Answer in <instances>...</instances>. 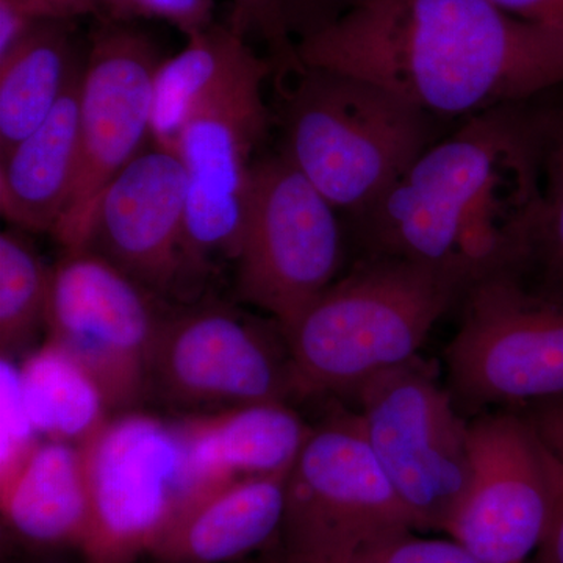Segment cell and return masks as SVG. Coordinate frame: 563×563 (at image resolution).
I'll list each match as a JSON object with an SVG mask.
<instances>
[{"label":"cell","instance_id":"1","mask_svg":"<svg viewBox=\"0 0 563 563\" xmlns=\"http://www.w3.org/2000/svg\"><path fill=\"white\" fill-rule=\"evenodd\" d=\"M296 49L303 66L373 81L439 120L563 85V32L488 0H368Z\"/></svg>","mask_w":563,"mask_h":563},{"label":"cell","instance_id":"2","mask_svg":"<svg viewBox=\"0 0 563 563\" xmlns=\"http://www.w3.org/2000/svg\"><path fill=\"white\" fill-rule=\"evenodd\" d=\"M542 107L466 118L350 217L361 257L401 258L472 280L506 268L542 196Z\"/></svg>","mask_w":563,"mask_h":563},{"label":"cell","instance_id":"3","mask_svg":"<svg viewBox=\"0 0 563 563\" xmlns=\"http://www.w3.org/2000/svg\"><path fill=\"white\" fill-rule=\"evenodd\" d=\"M472 279L401 258L358 257L284 332L292 399L355 391L417 357L435 322Z\"/></svg>","mask_w":563,"mask_h":563},{"label":"cell","instance_id":"4","mask_svg":"<svg viewBox=\"0 0 563 563\" xmlns=\"http://www.w3.org/2000/svg\"><path fill=\"white\" fill-rule=\"evenodd\" d=\"M280 155L347 217L439 141V118L373 81L303 66L277 77Z\"/></svg>","mask_w":563,"mask_h":563},{"label":"cell","instance_id":"5","mask_svg":"<svg viewBox=\"0 0 563 563\" xmlns=\"http://www.w3.org/2000/svg\"><path fill=\"white\" fill-rule=\"evenodd\" d=\"M417 532L357 413L312 428L287 477L279 563H331L365 544Z\"/></svg>","mask_w":563,"mask_h":563},{"label":"cell","instance_id":"6","mask_svg":"<svg viewBox=\"0 0 563 563\" xmlns=\"http://www.w3.org/2000/svg\"><path fill=\"white\" fill-rule=\"evenodd\" d=\"M80 448L90 496L79 550L85 562L146 559L195 495L190 450L179 421L128 410L111 415Z\"/></svg>","mask_w":563,"mask_h":563},{"label":"cell","instance_id":"7","mask_svg":"<svg viewBox=\"0 0 563 563\" xmlns=\"http://www.w3.org/2000/svg\"><path fill=\"white\" fill-rule=\"evenodd\" d=\"M343 257L335 207L284 155L258 157L235 262L240 301L288 331L339 279Z\"/></svg>","mask_w":563,"mask_h":563},{"label":"cell","instance_id":"8","mask_svg":"<svg viewBox=\"0 0 563 563\" xmlns=\"http://www.w3.org/2000/svg\"><path fill=\"white\" fill-rule=\"evenodd\" d=\"M363 432L417 532L443 531L470 477V424L420 355L355 391Z\"/></svg>","mask_w":563,"mask_h":563},{"label":"cell","instance_id":"9","mask_svg":"<svg viewBox=\"0 0 563 563\" xmlns=\"http://www.w3.org/2000/svg\"><path fill=\"white\" fill-rule=\"evenodd\" d=\"M461 302L446 363L463 402L515 406L563 396V302L504 269L473 280Z\"/></svg>","mask_w":563,"mask_h":563},{"label":"cell","instance_id":"10","mask_svg":"<svg viewBox=\"0 0 563 563\" xmlns=\"http://www.w3.org/2000/svg\"><path fill=\"white\" fill-rule=\"evenodd\" d=\"M165 302L98 252L65 251L52 266L47 340L90 374L111 412H128L150 391Z\"/></svg>","mask_w":563,"mask_h":563},{"label":"cell","instance_id":"11","mask_svg":"<svg viewBox=\"0 0 563 563\" xmlns=\"http://www.w3.org/2000/svg\"><path fill=\"white\" fill-rule=\"evenodd\" d=\"M150 391L192 413L292 399L282 329L218 302L169 309L152 351Z\"/></svg>","mask_w":563,"mask_h":563},{"label":"cell","instance_id":"12","mask_svg":"<svg viewBox=\"0 0 563 563\" xmlns=\"http://www.w3.org/2000/svg\"><path fill=\"white\" fill-rule=\"evenodd\" d=\"M79 90V173L54 236L63 251L84 250L96 202L151 143L154 40L133 22L99 21L88 38Z\"/></svg>","mask_w":563,"mask_h":563},{"label":"cell","instance_id":"13","mask_svg":"<svg viewBox=\"0 0 563 563\" xmlns=\"http://www.w3.org/2000/svg\"><path fill=\"white\" fill-rule=\"evenodd\" d=\"M261 70L191 114L176 155L187 174V269L191 296L218 262H236L252 169L274 122Z\"/></svg>","mask_w":563,"mask_h":563},{"label":"cell","instance_id":"14","mask_svg":"<svg viewBox=\"0 0 563 563\" xmlns=\"http://www.w3.org/2000/svg\"><path fill=\"white\" fill-rule=\"evenodd\" d=\"M468 439V484L442 532L485 563H531L550 510L536 429L520 415H488L470 422Z\"/></svg>","mask_w":563,"mask_h":563},{"label":"cell","instance_id":"15","mask_svg":"<svg viewBox=\"0 0 563 563\" xmlns=\"http://www.w3.org/2000/svg\"><path fill=\"white\" fill-rule=\"evenodd\" d=\"M85 247L168 299L191 298L187 269V174L151 144L103 188Z\"/></svg>","mask_w":563,"mask_h":563},{"label":"cell","instance_id":"16","mask_svg":"<svg viewBox=\"0 0 563 563\" xmlns=\"http://www.w3.org/2000/svg\"><path fill=\"white\" fill-rule=\"evenodd\" d=\"M288 473L203 488L181 506L146 555L151 563H229L279 539Z\"/></svg>","mask_w":563,"mask_h":563},{"label":"cell","instance_id":"17","mask_svg":"<svg viewBox=\"0 0 563 563\" xmlns=\"http://www.w3.org/2000/svg\"><path fill=\"white\" fill-rule=\"evenodd\" d=\"M179 424L190 450L195 495L236 477L290 472L312 432L288 402L190 413Z\"/></svg>","mask_w":563,"mask_h":563},{"label":"cell","instance_id":"18","mask_svg":"<svg viewBox=\"0 0 563 563\" xmlns=\"http://www.w3.org/2000/svg\"><path fill=\"white\" fill-rule=\"evenodd\" d=\"M80 79L81 73L49 118L0 157V211L22 232L54 235L68 209L79 173Z\"/></svg>","mask_w":563,"mask_h":563},{"label":"cell","instance_id":"19","mask_svg":"<svg viewBox=\"0 0 563 563\" xmlns=\"http://www.w3.org/2000/svg\"><path fill=\"white\" fill-rule=\"evenodd\" d=\"M265 69L276 73L272 58L258 55L229 24L214 22L188 36L184 49L163 58L155 73L151 144L176 154L196 110Z\"/></svg>","mask_w":563,"mask_h":563},{"label":"cell","instance_id":"20","mask_svg":"<svg viewBox=\"0 0 563 563\" xmlns=\"http://www.w3.org/2000/svg\"><path fill=\"white\" fill-rule=\"evenodd\" d=\"M0 510L3 526L21 542L80 550L90 518L80 444L43 440L0 492Z\"/></svg>","mask_w":563,"mask_h":563},{"label":"cell","instance_id":"21","mask_svg":"<svg viewBox=\"0 0 563 563\" xmlns=\"http://www.w3.org/2000/svg\"><path fill=\"white\" fill-rule=\"evenodd\" d=\"M85 58L87 49L69 20L40 21L0 58V157L49 118Z\"/></svg>","mask_w":563,"mask_h":563},{"label":"cell","instance_id":"22","mask_svg":"<svg viewBox=\"0 0 563 563\" xmlns=\"http://www.w3.org/2000/svg\"><path fill=\"white\" fill-rule=\"evenodd\" d=\"M18 369L25 406L44 440L85 443L111 417L90 374L49 340Z\"/></svg>","mask_w":563,"mask_h":563},{"label":"cell","instance_id":"23","mask_svg":"<svg viewBox=\"0 0 563 563\" xmlns=\"http://www.w3.org/2000/svg\"><path fill=\"white\" fill-rule=\"evenodd\" d=\"M542 196L531 225L503 268L533 291L563 302V107H542Z\"/></svg>","mask_w":563,"mask_h":563},{"label":"cell","instance_id":"24","mask_svg":"<svg viewBox=\"0 0 563 563\" xmlns=\"http://www.w3.org/2000/svg\"><path fill=\"white\" fill-rule=\"evenodd\" d=\"M52 266L44 263L27 232L0 233V350L11 358L46 325Z\"/></svg>","mask_w":563,"mask_h":563},{"label":"cell","instance_id":"25","mask_svg":"<svg viewBox=\"0 0 563 563\" xmlns=\"http://www.w3.org/2000/svg\"><path fill=\"white\" fill-rule=\"evenodd\" d=\"M25 406L20 369L9 357L0 363V492L24 468L43 442Z\"/></svg>","mask_w":563,"mask_h":563},{"label":"cell","instance_id":"26","mask_svg":"<svg viewBox=\"0 0 563 563\" xmlns=\"http://www.w3.org/2000/svg\"><path fill=\"white\" fill-rule=\"evenodd\" d=\"M228 24L247 41L255 38L265 44L276 66V77L303 68L285 22L282 0H231Z\"/></svg>","mask_w":563,"mask_h":563},{"label":"cell","instance_id":"27","mask_svg":"<svg viewBox=\"0 0 563 563\" xmlns=\"http://www.w3.org/2000/svg\"><path fill=\"white\" fill-rule=\"evenodd\" d=\"M331 563H485L453 539H422L417 532L399 533L365 544Z\"/></svg>","mask_w":563,"mask_h":563},{"label":"cell","instance_id":"28","mask_svg":"<svg viewBox=\"0 0 563 563\" xmlns=\"http://www.w3.org/2000/svg\"><path fill=\"white\" fill-rule=\"evenodd\" d=\"M99 18L120 22L163 21L184 33L185 38L217 22L213 0H103Z\"/></svg>","mask_w":563,"mask_h":563},{"label":"cell","instance_id":"29","mask_svg":"<svg viewBox=\"0 0 563 563\" xmlns=\"http://www.w3.org/2000/svg\"><path fill=\"white\" fill-rule=\"evenodd\" d=\"M540 448L550 485V510L542 542L531 563H563V455L555 453L542 440Z\"/></svg>","mask_w":563,"mask_h":563},{"label":"cell","instance_id":"30","mask_svg":"<svg viewBox=\"0 0 563 563\" xmlns=\"http://www.w3.org/2000/svg\"><path fill=\"white\" fill-rule=\"evenodd\" d=\"M368 0H282L285 22L296 43L329 27Z\"/></svg>","mask_w":563,"mask_h":563},{"label":"cell","instance_id":"31","mask_svg":"<svg viewBox=\"0 0 563 563\" xmlns=\"http://www.w3.org/2000/svg\"><path fill=\"white\" fill-rule=\"evenodd\" d=\"M507 14L563 32V0H488Z\"/></svg>","mask_w":563,"mask_h":563},{"label":"cell","instance_id":"32","mask_svg":"<svg viewBox=\"0 0 563 563\" xmlns=\"http://www.w3.org/2000/svg\"><path fill=\"white\" fill-rule=\"evenodd\" d=\"M40 20H69L101 14L103 0H10Z\"/></svg>","mask_w":563,"mask_h":563},{"label":"cell","instance_id":"33","mask_svg":"<svg viewBox=\"0 0 563 563\" xmlns=\"http://www.w3.org/2000/svg\"><path fill=\"white\" fill-rule=\"evenodd\" d=\"M43 21L10 0H0V58L10 54Z\"/></svg>","mask_w":563,"mask_h":563},{"label":"cell","instance_id":"34","mask_svg":"<svg viewBox=\"0 0 563 563\" xmlns=\"http://www.w3.org/2000/svg\"><path fill=\"white\" fill-rule=\"evenodd\" d=\"M528 420L540 440L555 453L563 455V396L544 402Z\"/></svg>","mask_w":563,"mask_h":563}]
</instances>
